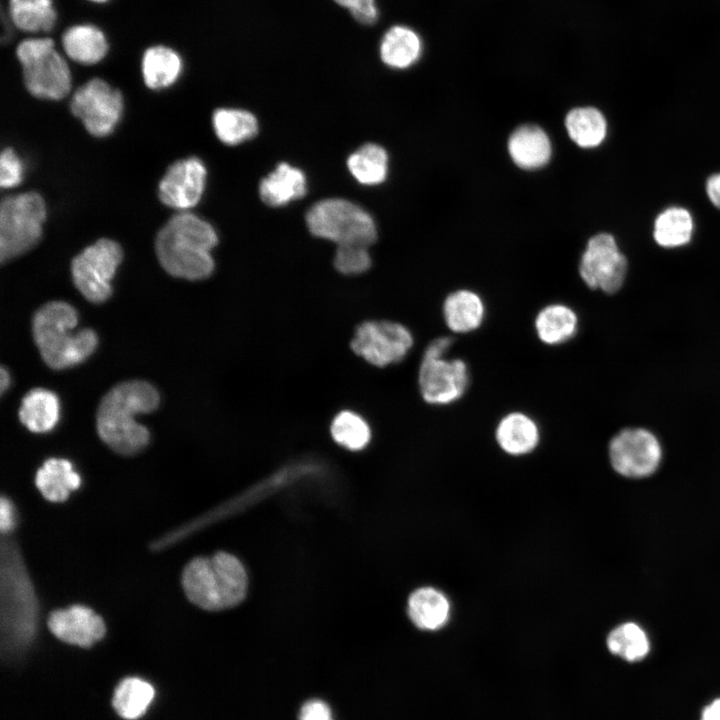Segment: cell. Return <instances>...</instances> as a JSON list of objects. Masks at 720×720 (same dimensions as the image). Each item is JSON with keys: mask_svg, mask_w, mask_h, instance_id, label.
<instances>
[{"mask_svg": "<svg viewBox=\"0 0 720 720\" xmlns=\"http://www.w3.org/2000/svg\"><path fill=\"white\" fill-rule=\"evenodd\" d=\"M158 391L142 380L126 381L114 386L102 398L96 415L101 440L121 455H134L146 447L148 429L135 416L150 413L159 404Z\"/></svg>", "mask_w": 720, "mask_h": 720, "instance_id": "1", "label": "cell"}, {"mask_svg": "<svg viewBox=\"0 0 720 720\" xmlns=\"http://www.w3.org/2000/svg\"><path fill=\"white\" fill-rule=\"evenodd\" d=\"M9 15L25 32H48L57 19L53 0H9Z\"/></svg>", "mask_w": 720, "mask_h": 720, "instance_id": "32", "label": "cell"}, {"mask_svg": "<svg viewBox=\"0 0 720 720\" xmlns=\"http://www.w3.org/2000/svg\"><path fill=\"white\" fill-rule=\"evenodd\" d=\"M154 695L155 690L149 682L137 677H128L116 687L112 704L119 716L127 720H136L146 712Z\"/></svg>", "mask_w": 720, "mask_h": 720, "instance_id": "30", "label": "cell"}, {"mask_svg": "<svg viewBox=\"0 0 720 720\" xmlns=\"http://www.w3.org/2000/svg\"><path fill=\"white\" fill-rule=\"evenodd\" d=\"M701 720H720V698L714 700L703 709Z\"/></svg>", "mask_w": 720, "mask_h": 720, "instance_id": "43", "label": "cell"}, {"mask_svg": "<svg viewBox=\"0 0 720 720\" xmlns=\"http://www.w3.org/2000/svg\"><path fill=\"white\" fill-rule=\"evenodd\" d=\"M330 431L335 442L350 450L363 449L371 437L366 420L351 410H343L336 414L331 422Z\"/></svg>", "mask_w": 720, "mask_h": 720, "instance_id": "35", "label": "cell"}, {"mask_svg": "<svg viewBox=\"0 0 720 720\" xmlns=\"http://www.w3.org/2000/svg\"><path fill=\"white\" fill-rule=\"evenodd\" d=\"M70 109L91 135L104 137L114 130L121 118L123 97L106 81L93 78L74 92Z\"/></svg>", "mask_w": 720, "mask_h": 720, "instance_id": "11", "label": "cell"}, {"mask_svg": "<svg viewBox=\"0 0 720 720\" xmlns=\"http://www.w3.org/2000/svg\"><path fill=\"white\" fill-rule=\"evenodd\" d=\"M46 205L36 192L7 196L0 205V260L2 263L32 249L40 240Z\"/></svg>", "mask_w": 720, "mask_h": 720, "instance_id": "8", "label": "cell"}, {"mask_svg": "<svg viewBox=\"0 0 720 720\" xmlns=\"http://www.w3.org/2000/svg\"><path fill=\"white\" fill-rule=\"evenodd\" d=\"M16 55L30 94L46 100H60L69 94L71 72L53 39H25L17 46Z\"/></svg>", "mask_w": 720, "mask_h": 720, "instance_id": "6", "label": "cell"}, {"mask_svg": "<svg viewBox=\"0 0 720 720\" xmlns=\"http://www.w3.org/2000/svg\"><path fill=\"white\" fill-rule=\"evenodd\" d=\"M606 643L612 654L628 662L642 660L650 650L646 632L634 622H625L616 626L608 634Z\"/></svg>", "mask_w": 720, "mask_h": 720, "instance_id": "33", "label": "cell"}, {"mask_svg": "<svg viewBox=\"0 0 720 720\" xmlns=\"http://www.w3.org/2000/svg\"><path fill=\"white\" fill-rule=\"evenodd\" d=\"M18 414L20 422L29 431L48 432L55 427L59 420V399L50 390L34 388L23 397Z\"/></svg>", "mask_w": 720, "mask_h": 720, "instance_id": "23", "label": "cell"}, {"mask_svg": "<svg viewBox=\"0 0 720 720\" xmlns=\"http://www.w3.org/2000/svg\"><path fill=\"white\" fill-rule=\"evenodd\" d=\"M61 42L67 56L84 65L100 62L109 49L103 31L92 24H78L69 27L64 31Z\"/></svg>", "mask_w": 720, "mask_h": 720, "instance_id": "21", "label": "cell"}, {"mask_svg": "<svg viewBox=\"0 0 720 720\" xmlns=\"http://www.w3.org/2000/svg\"><path fill=\"white\" fill-rule=\"evenodd\" d=\"M182 586L195 605L206 610H221L243 600L247 575L236 557L219 552L209 558L191 560L184 568Z\"/></svg>", "mask_w": 720, "mask_h": 720, "instance_id": "4", "label": "cell"}, {"mask_svg": "<svg viewBox=\"0 0 720 720\" xmlns=\"http://www.w3.org/2000/svg\"><path fill=\"white\" fill-rule=\"evenodd\" d=\"M78 322L74 307L63 301L44 304L34 314L32 333L44 362L60 370L85 361L96 349L97 334L89 328L72 333Z\"/></svg>", "mask_w": 720, "mask_h": 720, "instance_id": "3", "label": "cell"}, {"mask_svg": "<svg viewBox=\"0 0 720 720\" xmlns=\"http://www.w3.org/2000/svg\"><path fill=\"white\" fill-rule=\"evenodd\" d=\"M410 330L387 320H369L355 330L351 348L355 354L376 367L401 362L413 346Z\"/></svg>", "mask_w": 720, "mask_h": 720, "instance_id": "10", "label": "cell"}, {"mask_svg": "<svg viewBox=\"0 0 720 720\" xmlns=\"http://www.w3.org/2000/svg\"><path fill=\"white\" fill-rule=\"evenodd\" d=\"M534 324L536 334L543 343L561 345L575 336L578 317L568 305L552 303L538 312Z\"/></svg>", "mask_w": 720, "mask_h": 720, "instance_id": "26", "label": "cell"}, {"mask_svg": "<svg viewBox=\"0 0 720 720\" xmlns=\"http://www.w3.org/2000/svg\"><path fill=\"white\" fill-rule=\"evenodd\" d=\"M123 253L120 245L102 238L86 247L71 263L73 282L90 302L102 303L112 294L113 279Z\"/></svg>", "mask_w": 720, "mask_h": 720, "instance_id": "9", "label": "cell"}, {"mask_svg": "<svg viewBox=\"0 0 720 720\" xmlns=\"http://www.w3.org/2000/svg\"><path fill=\"white\" fill-rule=\"evenodd\" d=\"M706 192L712 204L720 209V173L713 174L708 178Z\"/></svg>", "mask_w": 720, "mask_h": 720, "instance_id": "42", "label": "cell"}, {"mask_svg": "<svg viewBox=\"0 0 720 720\" xmlns=\"http://www.w3.org/2000/svg\"><path fill=\"white\" fill-rule=\"evenodd\" d=\"M35 483L46 500L63 502L80 486L81 478L68 460L49 458L38 469Z\"/></svg>", "mask_w": 720, "mask_h": 720, "instance_id": "24", "label": "cell"}, {"mask_svg": "<svg viewBox=\"0 0 720 720\" xmlns=\"http://www.w3.org/2000/svg\"><path fill=\"white\" fill-rule=\"evenodd\" d=\"M421 49L417 33L405 26H393L382 39L380 56L386 65L405 69L418 60Z\"/></svg>", "mask_w": 720, "mask_h": 720, "instance_id": "27", "label": "cell"}, {"mask_svg": "<svg viewBox=\"0 0 720 720\" xmlns=\"http://www.w3.org/2000/svg\"><path fill=\"white\" fill-rule=\"evenodd\" d=\"M10 385V375L9 372L5 369V367H1V373H0V390L1 393H4L6 389H8Z\"/></svg>", "mask_w": 720, "mask_h": 720, "instance_id": "44", "label": "cell"}, {"mask_svg": "<svg viewBox=\"0 0 720 720\" xmlns=\"http://www.w3.org/2000/svg\"><path fill=\"white\" fill-rule=\"evenodd\" d=\"M14 526V507L9 499L2 496L0 501V529L2 533H8L14 528Z\"/></svg>", "mask_w": 720, "mask_h": 720, "instance_id": "40", "label": "cell"}, {"mask_svg": "<svg viewBox=\"0 0 720 720\" xmlns=\"http://www.w3.org/2000/svg\"><path fill=\"white\" fill-rule=\"evenodd\" d=\"M693 220L690 213L680 207H670L658 215L654 224V239L662 247L682 246L691 239Z\"/></svg>", "mask_w": 720, "mask_h": 720, "instance_id": "34", "label": "cell"}, {"mask_svg": "<svg viewBox=\"0 0 720 720\" xmlns=\"http://www.w3.org/2000/svg\"><path fill=\"white\" fill-rule=\"evenodd\" d=\"M565 127L571 140L582 148L600 145L607 133L606 119L594 107L570 110L565 118Z\"/></svg>", "mask_w": 720, "mask_h": 720, "instance_id": "28", "label": "cell"}, {"mask_svg": "<svg viewBox=\"0 0 720 720\" xmlns=\"http://www.w3.org/2000/svg\"><path fill=\"white\" fill-rule=\"evenodd\" d=\"M453 344V340L450 337L443 336L438 337L434 339L429 345L426 347L423 355L426 356H433V357H439V356H445L447 352L449 351L450 347Z\"/></svg>", "mask_w": 720, "mask_h": 720, "instance_id": "41", "label": "cell"}, {"mask_svg": "<svg viewBox=\"0 0 720 720\" xmlns=\"http://www.w3.org/2000/svg\"><path fill=\"white\" fill-rule=\"evenodd\" d=\"M90 1L95 2V3H104L108 0H90Z\"/></svg>", "mask_w": 720, "mask_h": 720, "instance_id": "45", "label": "cell"}, {"mask_svg": "<svg viewBox=\"0 0 720 720\" xmlns=\"http://www.w3.org/2000/svg\"><path fill=\"white\" fill-rule=\"evenodd\" d=\"M218 237L214 228L190 212L171 217L155 241L157 258L170 275L187 280H203L214 271L211 250Z\"/></svg>", "mask_w": 720, "mask_h": 720, "instance_id": "2", "label": "cell"}, {"mask_svg": "<svg viewBox=\"0 0 720 720\" xmlns=\"http://www.w3.org/2000/svg\"><path fill=\"white\" fill-rule=\"evenodd\" d=\"M508 152L512 161L522 169L532 170L545 166L552 154L546 132L535 124L516 128L508 139Z\"/></svg>", "mask_w": 720, "mask_h": 720, "instance_id": "17", "label": "cell"}, {"mask_svg": "<svg viewBox=\"0 0 720 720\" xmlns=\"http://www.w3.org/2000/svg\"><path fill=\"white\" fill-rule=\"evenodd\" d=\"M207 171L196 157L174 162L159 183V198L166 206L187 210L201 199L205 189Z\"/></svg>", "mask_w": 720, "mask_h": 720, "instance_id": "15", "label": "cell"}, {"mask_svg": "<svg viewBox=\"0 0 720 720\" xmlns=\"http://www.w3.org/2000/svg\"><path fill=\"white\" fill-rule=\"evenodd\" d=\"M305 219L314 236L338 245L369 246L377 238L376 225L371 215L345 199L321 200L307 211Z\"/></svg>", "mask_w": 720, "mask_h": 720, "instance_id": "7", "label": "cell"}, {"mask_svg": "<svg viewBox=\"0 0 720 720\" xmlns=\"http://www.w3.org/2000/svg\"><path fill=\"white\" fill-rule=\"evenodd\" d=\"M182 59L170 47L155 45L145 50L141 70L144 83L153 90L174 84L182 72Z\"/></svg>", "mask_w": 720, "mask_h": 720, "instance_id": "25", "label": "cell"}, {"mask_svg": "<svg viewBox=\"0 0 720 720\" xmlns=\"http://www.w3.org/2000/svg\"><path fill=\"white\" fill-rule=\"evenodd\" d=\"M347 8L352 16L362 24H373L378 18L375 0H334Z\"/></svg>", "mask_w": 720, "mask_h": 720, "instance_id": "38", "label": "cell"}, {"mask_svg": "<svg viewBox=\"0 0 720 720\" xmlns=\"http://www.w3.org/2000/svg\"><path fill=\"white\" fill-rule=\"evenodd\" d=\"M661 458L659 441L646 429H624L609 443V459L613 469L627 478L650 476L657 470Z\"/></svg>", "mask_w": 720, "mask_h": 720, "instance_id": "12", "label": "cell"}, {"mask_svg": "<svg viewBox=\"0 0 720 720\" xmlns=\"http://www.w3.org/2000/svg\"><path fill=\"white\" fill-rule=\"evenodd\" d=\"M495 437L499 447L512 456L532 452L540 441V430L536 421L522 412L506 414L498 422Z\"/></svg>", "mask_w": 720, "mask_h": 720, "instance_id": "18", "label": "cell"}, {"mask_svg": "<svg viewBox=\"0 0 720 720\" xmlns=\"http://www.w3.org/2000/svg\"><path fill=\"white\" fill-rule=\"evenodd\" d=\"M47 624L55 637L81 647H90L102 639L106 632L103 619L82 605L52 611Z\"/></svg>", "mask_w": 720, "mask_h": 720, "instance_id": "16", "label": "cell"}, {"mask_svg": "<svg viewBox=\"0 0 720 720\" xmlns=\"http://www.w3.org/2000/svg\"><path fill=\"white\" fill-rule=\"evenodd\" d=\"M368 246L358 244L338 245L334 257V266L344 275H358L371 266Z\"/></svg>", "mask_w": 720, "mask_h": 720, "instance_id": "36", "label": "cell"}, {"mask_svg": "<svg viewBox=\"0 0 720 720\" xmlns=\"http://www.w3.org/2000/svg\"><path fill=\"white\" fill-rule=\"evenodd\" d=\"M24 167L20 158L11 148H5L0 156V185L13 188L23 179Z\"/></svg>", "mask_w": 720, "mask_h": 720, "instance_id": "37", "label": "cell"}, {"mask_svg": "<svg viewBox=\"0 0 720 720\" xmlns=\"http://www.w3.org/2000/svg\"><path fill=\"white\" fill-rule=\"evenodd\" d=\"M418 385L422 398L431 405H448L459 400L469 386V371L459 358L423 355Z\"/></svg>", "mask_w": 720, "mask_h": 720, "instance_id": "14", "label": "cell"}, {"mask_svg": "<svg viewBox=\"0 0 720 720\" xmlns=\"http://www.w3.org/2000/svg\"><path fill=\"white\" fill-rule=\"evenodd\" d=\"M347 167L359 183L378 185L386 179L388 155L382 146L367 143L348 157Z\"/></svg>", "mask_w": 720, "mask_h": 720, "instance_id": "31", "label": "cell"}, {"mask_svg": "<svg viewBox=\"0 0 720 720\" xmlns=\"http://www.w3.org/2000/svg\"><path fill=\"white\" fill-rule=\"evenodd\" d=\"M2 632L9 651L31 641L36 627V599L28 575L14 547L2 546Z\"/></svg>", "mask_w": 720, "mask_h": 720, "instance_id": "5", "label": "cell"}, {"mask_svg": "<svg viewBox=\"0 0 720 720\" xmlns=\"http://www.w3.org/2000/svg\"><path fill=\"white\" fill-rule=\"evenodd\" d=\"M626 272V257L612 235L599 233L589 239L579 263V274L589 288L615 293L623 285Z\"/></svg>", "mask_w": 720, "mask_h": 720, "instance_id": "13", "label": "cell"}, {"mask_svg": "<svg viewBox=\"0 0 720 720\" xmlns=\"http://www.w3.org/2000/svg\"><path fill=\"white\" fill-rule=\"evenodd\" d=\"M212 125L219 140L227 145H237L253 138L258 132V121L249 111L220 108L212 116Z\"/></svg>", "mask_w": 720, "mask_h": 720, "instance_id": "29", "label": "cell"}, {"mask_svg": "<svg viewBox=\"0 0 720 720\" xmlns=\"http://www.w3.org/2000/svg\"><path fill=\"white\" fill-rule=\"evenodd\" d=\"M306 191L303 171L285 162L278 164L259 184L261 200L271 207L284 206L303 197Z\"/></svg>", "mask_w": 720, "mask_h": 720, "instance_id": "19", "label": "cell"}, {"mask_svg": "<svg viewBox=\"0 0 720 720\" xmlns=\"http://www.w3.org/2000/svg\"><path fill=\"white\" fill-rule=\"evenodd\" d=\"M299 720H333L329 706L321 700L306 702L299 713Z\"/></svg>", "mask_w": 720, "mask_h": 720, "instance_id": "39", "label": "cell"}, {"mask_svg": "<svg viewBox=\"0 0 720 720\" xmlns=\"http://www.w3.org/2000/svg\"><path fill=\"white\" fill-rule=\"evenodd\" d=\"M447 327L454 333H469L478 329L485 318L482 298L472 290L458 289L448 294L442 306Z\"/></svg>", "mask_w": 720, "mask_h": 720, "instance_id": "20", "label": "cell"}, {"mask_svg": "<svg viewBox=\"0 0 720 720\" xmlns=\"http://www.w3.org/2000/svg\"><path fill=\"white\" fill-rule=\"evenodd\" d=\"M408 615L419 629L435 631L448 622L450 602L440 590L433 587H422L410 595Z\"/></svg>", "mask_w": 720, "mask_h": 720, "instance_id": "22", "label": "cell"}]
</instances>
